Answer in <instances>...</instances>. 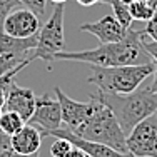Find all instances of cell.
<instances>
[{"label":"cell","mask_w":157,"mask_h":157,"mask_svg":"<svg viewBox=\"0 0 157 157\" xmlns=\"http://www.w3.org/2000/svg\"><path fill=\"white\" fill-rule=\"evenodd\" d=\"M129 12H130V15H132L134 20L147 22V20H151V18L154 17L155 9L151 7V5H147V3L142 2V0H137V2H134V3L129 5Z\"/></svg>","instance_id":"18"},{"label":"cell","mask_w":157,"mask_h":157,"mask_svg":"<svg viewBox=\"0 0 157 157\" xmlns=\"http://www.w3.org/2000/svg\"><path fill=\"white\" fill-rule=\"evenodd\" d=\"M30 60V59H24L18 55H9V54H0V77L5 75L9 70L15 69L17 65H20L22 62Z\"/></svg>","instance_id":"19"},{"label":"cell","mask_w":157,"mask_h":157,"mask_svg":"<svg viewBox=\"0 0 157 157\" xmlns=\"http://www.w3.org/2000/svg\"><path fill=\"white\" fill-rule=\"evenodd\" d=\"M155 115H157V112H155Z\"/></svg>","instance_id":"36"},{"label":"cell","mask_w":157,"mask_h":157,"mask_svg":"<svg viewBox=\"0 0 157 157\" xmlns=\"http://www.w3.org/2000/svg\"><path fill=\"white\" fill-rule=\"evenodd\" d=\"M42 145V134L37 127L25 124L12 136V149L18 154H35Z\"/></svg>","instance_id":"14"},{"label":"cell","mask_w":157,"mask_h":157,"mask_svg":"<svg viewBox=\"0 0 157 157\" xmlns=\"http://www.w3.org/2000/svg\"><path fill=\"white\" fill-rule=\"evenodd\" d=\"M37 37L39 33L33 37H27V39H20V37H12L7 35L5 32H0V54L18 55V57L33 60L32 52L37 47Z\"/></svg>","instance_id":"13"},{"label":"cell","mask_w":157,"mask_h":157,"mask_svg":"<svg viewBox=\"0 0 157 157\" xmlns=\"http://www.w3.org/2000/svg\"><path fill=\"white\" fill-rule=\"evenodd\" d=\"M54 94L60 104L62 122L65 124L67 129H75L87 119L89 112H90V100L89 102H77V100L70 99L59 85L54 87Z\"/></svg>","instance_id":"9"},{"label":"cell","mask_w":157,"mask_h":157,"mask_svg":"<svg viewBox=\"0 0 157 157\" xmlns=\"http://www.w3.org/2000/svg\"><path fill=\"white\" fill-rule=\"evenodd\" d=\"M151 89L154 92H157V63H155V70H154V80H152V85H151Z\"/></svg>","instance_id":"29"},{"label":"cell","mask_w":157,"mask_h":157,"mask_svg":"<svg viewBox=\"0 0 157 157\" xmlns=\"http://www.w3.org/2000/svg\"><path fill=\"white\" fill-rule=\"evenodd\" d=\"M87 157H90V155H87Z\"/></svg>","instance_id":"35"},{"label":"cell","mask_w":157,"mask_h":157,"mask_svg":"<svg viewBox=\"0 0 157 157\" xmlns=\"http://www.w3.org/2000/svg\"><path fill=\"white\" fill-rule=\"evenodd\" d=\"M142 2H145V3H147V5L154 7V9L157 7V0H142Z\"/></svg>","instance_id":"30"},{"label":"cell","mask_w":157,"mask_h":157,"mask_svg":"<svg viewBox=\"0 0 157 157\" xmlns=\"http://www.w3.org/2000/svg\"><path fill=\"white\" fill-rule=\"evenodd\" d=\"M40 30V20L32 10L22 9L18 7L13 12L7 15L3 22V32L7 35L12 37H20V39H27V37L37 35Z\"/></svg>","instance_id":"8"},{"label":"cell","mask_w":157,"mask_h":157,"mask_svg":"<svg viewBox=\"0 0 157 157\" xmlns=\"http://www.w3.org/2000/svg\"><path fill=\"white\" fill-rule=\"evenodd\" d=\"M0 157H39V152H35V154H18V152H15L12 149V151L5 152V154L0 155Z\"/></svg>","instance_id":"27"},{"label":"cell","mask_w":157,"mask_h":157,"mask_svg":"<svg viewBox=\"0 0 157 157\" xmlns=\"http://www.w3.org/2000/svg\"><path fill=\"white\" fill-rule=\"evenodd\" d=\"M100 2L109 3V5L112 7V10H114V17L117 18L119 24H121L124 29H130L134 18H132V15H130V12H129V5L122 3L121 0H100Z\"/></svg>","instance_id":"17"},{"label":"cell","mask_w":157,"mask_h":157,"mask_svg":"<svg viewBox=\"0 0 157 157\" xmlns=\"http://www.w3.org/2000/svg\"><path fill=\"white\" fill-rule=\"evenodd\" d=\"M0 115H2V110H0Z\"/></svg>","instance_id":"34"},{"label":"cell","mask_w":157,"mask_h":157,"mask_svg":"<svg viewBox=\"0 0 157 157\" xmlns=\"http://www.w3.org/2000/svg\"><path fill=\"white\" fill-rule=\"evenodd\" d=\"M69 130H72L75 136L85 140L109 145L119 152H127L125 132L122 130L112 110L94 95L90 97V112H89L87 119L75 129Z\"/></svg>","instance_id":"3"},{"label":"cell","mask_w":157,"mask_h":157,"mask_svg":"<svg viewBox=\"0 0 157 157\" xmlns=\"http://www.w3.org/2000/svg\"><path fill=\"white\" fill-rule=\"evenodd\" d=\"M94 97L104 102L115 115L125 136L139 122L157 112V92L149 89H137L130 94H109L97 90Z\"/></svg>","instance_id":"2"},{"label":"cell","mask_w":157,"mask_h":157,"mask_svg":"<svg viewBox=\"0 0 157 157\" xmlns=\"http://www.w3.org/2000/svg\"><path fill=\"white\" fill-rule=\"evenodd\" d=\"M27 124L40 130L42 137H45L48 132L57 130L62 127V114L60 104L57 99H52L48 94H44L35 99V110L32 117L27 121Z\"/></svg>","instance_id":"7"},{"label":"cell","mask_w":157,"mask_h":157,"mask_svg":"<svg viewBox=\"0 0 157 157\" xmlns=\"http://www.w3.org/2000/svg\"><path fill=\"white\" fill-rule=\"evenodd\" d=\"M149 54L140 44V30H134L132 27L127 30L125 37L119 42L100 44L99 47L80 52H57L54 55L55 60H72L84 62L95 67H119V65H140L147 63Z\"/></svg>","instance_id":"1"},{"label":"cell","mask_w":157,"mask_h":157,"mask_svg":"<svg viewBox=\"0 0 157 157\" xmlns=\"http://www.w3.org/2000/svg\"><path fill=\"white\" fill-rule=\"evenodd\" d=\"M0 2H2V0H0Z\"/></svg>","instance_id":"37"},{"label":"cell","mask_w":157,"mask_h":157,"mask_svg":"<svg viewBox=\"0 0 157 157\" xmlns=\"http://www.w3.org/2000/svg\"><path fill=\"white\" fill-rule=\"evenodd\" d=\"M144 32L147 33L152 40H155V42H157V13H154V17H152L151 20H147V25H145V30Z\"/></svg>","instance_id":"25"},{"label":"cell","mask_w":157,"mask_h":157,"mask_svg":"<svg viewBox=\"0 0 157 157\" xmlns=\"http://www.w3.org/2000/svg\"><path fill=\"white\" fill-rule=\"evenodd\" d=\"M127 152L136 157H157V115L144 119L127 134Z\"/></svg>","instance_id":"6"},{"label":"cell","mask_w":157,"mask_h":157,"mask_svg":"<svg viewBox=\"0 0 157 157\" xmlns=\"http://www.w3.org/2000/svg\"><path fill=\"white\" fill-rule=\"evenodd\" d=\"M122 3H125V5H130V3H134V2H137V0H121Z\"/></svg>","instance_id":"31"},{"label":"cell","mask_w":157,"mask_h":157,"mask_svg":"<svg viewBox=\"0 0 157 157\" xmlns=\"http://www.w3.org/2000/svg\"><path fill=\"white\" fill-rule=\"evenodd\" d=\"M65 157H87V154H85V152L82 151L80 147H77V145H72V149L69 151V154H67Z\"/></svg>","instance_id":"26"},{"label":"cell","mask_w":157,"mask_h":157,"mask_svg":"<svg viewBox=\"0 0 157 157\" xmlns=\"http://www.w3.org/2000/svg\"><path fill=\"white\" fill-rule=\"evenodd\" d=\"M20 5L22 3L18 0H2L0 2V32H3V22H5L7 15L15 9H18Z\"/></svg>","instance_id":"21"},{"label":"cell","mask_w":157,"mask_h":157,"mask_svg":"<svg viewBox=\"0 0 157 157\" xmlns=\"http://www.w3.org/2000/svg\"><path fill=\"white\" fill-rule=\"evenodd\" d=\"M9 151H12V136H9L0 129V155H3Z\"/></svg>","instance_id":"24"},{"label":"cell","mask_w":157,"mask_h":157,"mask_svg":"<svg viewBox=\"0 0 157 157\" xmlns=\"http://www.w3.org/2000/svg\"><path fill=\"white\" fill-rule=\"evenodd\" d=\"M22 5H25V9L32 10L37 17H44L45 15V5H47V0H18Z\"/></svg>","instance_id":"23"},{"label":"cell","mask_w":157,"mask_h":157,"mask_svg":"<svg viewBox=\"0 0 157 157\" xmlns=\"http://www.w3.org/2000/svg\"><path fill=\"white\" fill-rule=\"evenodd\" d=\"M35 99L37 95L33 94L32 89L29 87H20L18 84H15V80L12 82L7 94V100L5 105L2 110H12L17 112L25 122L32 117L33 110H35Z\"/></svg>","instance_id":"12"},{"label":"cell","mask_w":157,"mask_h":157,"mask_svg":"<svg viewBox=\"0 0 157 157\" xmlns=\"http://www.w3.org/2000/svg\"><path fill=\"white\" fill-rule=\"evenodd\" d=\"M155 63L147 62L140 65H119V67H95L87 77V82L95 85L99 90L109 94H130L151 74H154Z\"/></svg>","instance_id":"4"},{"label":"cell","mask_w":157,"mask_h":157,"mask_svg":"<svg viewBox=\"0 0 157 157\" xmlns=\"http://www.w3.org/2000/svg\"><path fill=\"white\" fill-rule=\"evenodd\" d=\"M47 136L63 137V139L72 142V145L80 147L85 154L90 155V157H136V155L130 154V152H119V151H115V149L109 147V145L99 144V142L85 140V139H82V137L75 136V134H74L72 130H69L67 127H60V129H57V130H52V132L47 134Z\"/></svg>","instance_id":"10"},{"label":"cell","mask_w":157,"mask_h":157,"mask_svg":"<svg viewBox=\"0 0 157 157\" xmlns=\"http://www.w3.org/2000/svg\"><path fill=\"white\" fill-rule=\"evenodd\" d=\"M140 44L145 48V52L149 54V57L154 60V63H157V42L152 40L144 30H140Z\"/></svg>","instance_id":"22"},{"label":"cell","mask_w":157,"mask_h":157,"mask_svg":"<svg viewBox=\"0 0 157 157\" xmlns=\"http://www.w3.org/2000/svg\"><path fill=\"white\" fill-rule=\"evenodd\" d=\"M77 2L84 7H92V5H95V3H99L100 0H77Z\"/></svg>","instance_id":"28"},{"label":"cell","mask_w":157,"mask_h":157,"mask_svg":"<svg viewBox=\"0 0 157 157\" xmlns=\"http://www.w3.org/2000/svg\"><path fill=\"white\" fill-rule=\"evenodd\" d=\"M30 62H32V60H25V62H22L20 65H17L15 69L9 70V72H7L5 75L0 77V110H2V109H3V105H5L7 94H9V89H10V85H12V82L15 80V75H17L18 72H20L22 69H24V67H27Z\"/></svg>","instance_id":"16"},{"label":"cell","mask_w":157,"mask_h":157,"mask_svg":"<svg viewBox=\"0 0 157 157\" xmlns=\"http://www.w3.org/2000/svg\"><path fill=\"white\" fill-rule=\"evenodd\" d=\"M155 13H157V7H155Z\"/></svg>","instance_id":"33"},{"label":"cell","mask_w":157,"mask_h":157,"mask_svg":"<svg viewBox=\"0 0 157 157\" xmlns=\"http://www.w3.org/2000/svg\"><path fill=\"white\" fill-rule=\"evenodd\" d=\"M63 10H65V3H54V10H52L48 20L45 22L42 29L39 30L37 37V47L32 52L33 60L40 59L48 63L54 62V55L57 52L63 50L65 45V39H63Z\"/></svg>","instance_id":"5"},{"label":"cell","mask_w":157,"mask_h":157,"mask_svg":"<svg viewBox=\"0 0 157 157\" xmlns=\"http://www.w3.org/2000/svg\"><path fill=\"white\" fill-rule=\"evenodd\" d=\"M70 149H72V142L63 139V137H57L50 145V155L52 157H65Z\"/></svg>","instance_id":"20"},{"label":"cell","mask_w":157,"mask_h":157,"mask_svg":"<svg viewBox=\"0 0 157 157\" xmlns=\"http://www.w3.org/2000/svg\"><path fill=\"white\" fill-rule=\"evenodd\" d=\"M50 2H54V3H65L67 0H50Z\"/></svg>","instance_id":"32"},{"label":"cell","mask_w":157,"mask_h":157,"mask_svg":"<svg viewBox=\"0 0 157 157\" xmlns=\"http://www.w3.org/2000/svg\"><path fill=\"white\" fill-rule=\"evenodd\" d=\"M78 30L89 32V33H92V35H95L100 44H112V42H119V40L124 39L129 29L122 27L114 15H104L97 22L82 24L80 27H78Z\"/></svg>","instance_id":"11"},{"label":"cell","mask_w":157,"mask_h":157,"mask_svg":"<svg viewBox=\"0 0 157 157\" xmlns=\"http://www.w3.org/2000/svg\"><path fill=\"white\" fill-rule=\"evenodd\" d=\"M27 122L17 114V112L12 110H2V115H0V129L3 132H7L9 136H13L15 132L22 129Z\"/></svg>","instance_id":"15"}]
</instances>
